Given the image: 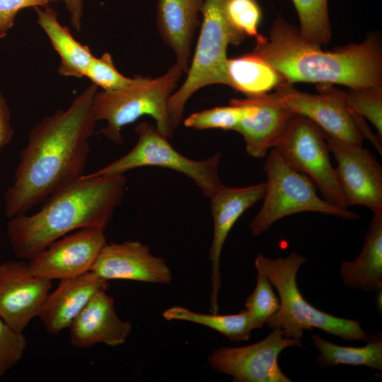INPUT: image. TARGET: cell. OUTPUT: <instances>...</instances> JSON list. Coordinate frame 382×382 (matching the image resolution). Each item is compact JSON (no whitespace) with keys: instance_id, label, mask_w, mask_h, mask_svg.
I'll use <instances>...</instances> for the list:
<instances>
[{"instance_id":"cell-1","label":"cell","mask_w":382,"mask_h":382,"mask_svg":"<svg viewBox=\"0 0 382 382\" xmlns=\"http://www.w3.org/2000/svg\"><path fill=\"white\" fill-rule=\"evenodd\" d=\"M97 90L91 83L67 109L56 110L32 128L4 194L8 218L25 213L83 175L97 122L92 111Z\"/></svg>"},{"instance_id":"cell-2","label":"cell","mask_w":382,"mask_h":382,"mask_svg":"<svg viewBox=\"0 0 382 382\" xmlns=\"http://www.w3.org/2000/svg\"><path fill=\"white\" fill-rule=\"evenodd\" d=\"M256 42L253 52L274 69L284 82L337 83L349 88L382 85L381 44L376 35L324 51L306 40L297 27L277 18L269 37Z\"/></svg>"},{"instance_id":"cell-3","label":"cell","mask_w":382,"mask_h":382,"mask_svg":"<svg viewBox=\"0 0 382 382\" xmlns=\"http://www.w3.org/2000/svg\"><path fill=\"white\" fill-rule=\"evenodd\" d=\"M123 175L85 177L49 196L36 213L10 218L6 233L15 255L30 260L50 243L84 228L105 230L123 199Z\"/></svg>"},{"instance_id":"cell-4","label":"cell","mask_w":382,"mask_h":382,"mask_svg":"<svg viewBox=\"0 0 382 382\" xmlns=\"http://www.w3.org/2000/svg\"><path fill=\"white\" fill-rule=\"evenodd\" d=\"M306 258L296 252L275 259L259 254L255 265L259 266L277 290L280 306L266 324L272 329L279 328L284 337L301 339L304 330L318 328L347 341H366L369 335L359 321L340 318L315 308L299 291L296 275Z\"/></svg>"},{"instance_id":"cell-5","label":"cell","mask_w":382,"mask_h":382,"mask_svg":"<svg viewBox=\"0 0 382 382\" xmlns=\"http://www.w3.org/2000/svg\"><path fill=\"white\" fill-rule=\"evenodd\" d=\"M183 73L175 63L161 76L135 75L132 82L123 88L97 91L92 103L93 114L96 122H107L99 132L121 146L124 143L122 128L149 115L155 120L161 133L172 137L174 129L168 117V102Z\"/></svg>"},{"instance_id":"cell-6","label":"cell","mask_w":382,"mask_h":382,"mask_svg":"<svg viewBox=\"0 0 382 382\" xmlns=\"http://www.w3.org/2000/svg\"><path fill=\"white\" fill-rule=\"evenodd\" d=\"M225 1H203L200 32L186 79L168 102V117L173 129L181 122L185 105L195 92L212 84L226 85L228 47L241 43L244 37L229 24L224 11Z\"/></svg>"},{"instance_id":"cell-7","label":"cell","mask_w":382,"mask_h":382,"mask_svg":"<svg viewBox=\"0 0 382 382\" xmlns=\"http://www.w3.org/2000/svg\"><path fill=\"white\" fill-rule=\"evenodd\" d=\"M272 93L260 96L263 100L304 117L316 124L330 137L354 146H362L368 138L380 154L382 139L374 135L364 118L348 106L346 92L332 84L318 83V93L296 89L292 83H282Z\"/></svg>"},{"instance_id":"cell-8","label":"cell","mask_w":382,"mask_h":382,"mask_svg":"<svg viewBox=\"0 0 382 382\" xmlns=\"http://www.w3.org/2000/svg\"><path fill=\"white\" fill-rule=\"evenodd\" d=\"M263 170L267 175L264 202L250 228L258 236L277 221L299 212H315L346 219H356L355 212L320 197L316 185L306 175L290 167L275 149L267 155Z\"/></svg>"},{"instance_id":"cell-9","label":"cell","mask_w":382,"mask_h":382,"mask_svg":"<svg viewBox=\"0 0 382 382\" xmlns=\"http://www.w3.org/2000/svg\"><path fill=\"white\" fill-rule=\"evenodd\" d=\"M137 141L127 154L85 177L123 175L144 166H157L179 172L191 180L210 199L224 186L219 176V152L204 160H193L175 150L156 127L139 123L135 129Z\"/></svg>"},{"instance_id":"cell-10","label":"cell","mask_w":382,"mask_h":382,"mask_svg":"<svg viewBox=\"0 0 382 382\" xmlns=\"http://www.w3.org/2000/svg\"><path fill=\"white\" fill-rule=\"evenodd\" d=\"M274 149L290 167L313 180L323 198L348 208L331 164L325 135L316 124L293 114Z\"/></svg>"},{"instance_id":"cell-11","label":"cell","mask_w":382,"mask_h":382,"mask_svg":"<svg viewBox=\"0 0 382 382\" xmlns=\"http://www.w3.org/2000/svg\"><path fill=\"white\" fill-rule=\"evenodd\" d=\"M279 328L263 340L243 347H221L207 358L212 369L229 375L237 382H291L278 364L284 349L301 347V340L284 337Z\"/></svg>"},{"instance_id":"cell-12","label":"cell","mask_w":382,"mask_h":382,"mask_svg":"<svg viewBox=\"0 0 382 382\" xmlns=\"http://www.w3.org/2000/svg\"><path fill=\"white\" fill-rule=\"evenodd\" d=\"M337 161V181L347 207L362 205L373 213L382 212V167L362 146H354L325 135Z\"/></svg>"},{"instance_id":"cell-13","label":"cell","mask_w":382,"mask_h":382,"mask_svg":"<svg viewBox=\"0 0 382 382\" xmlns=\"http://www.w3.org/2000/svg\"><path fill=\"white\" fill-rule=\"evenodd\" d=\"M105 230L84 228L50 243L28 262L35 276L52 281L81 275L91 270L108 243Z\"/></svg>"},{"instance_id":"cell-14","label":"cell","mask_w":382,"mask_h":382,"mask_svg":"<svg viewBox=\"0 0 382 382\" xmlns=\"http://www.w3.org/2000/svg\"><path fill=\"white\" fill-rule=\"evenodd\" d=\"M51 288L52 281L33 274L28 262L9 260L1 264L0 318L23 332L38 317Z\"/></svg>"},{"instance_id":"cell-15","label":"cell","mask_w":382,"mask_h":382,"mask_svg":"<svg viewBox=\"0 0 382 382\" xmlns=\"http://www.w3.org/2000/svg\"><path fill=\"white\" fill-rule=\"evenodd\" d=\"M90 271L106 280L124 279L168 284L173 279L164 259L154 256L138 241L107 243Z\"/></svg>"},{"instance_id":"cell-16","label":"cell","mask_w":382,"mask_h":382,"mask_svg":"<svg viewBox=\"0 0 382 382\" xmlns=\"http://www.w3.org/2000/svg\"><path fill=\"white\" fill-rule=\"evenodd\" d=\"M265 183L245 187L224 185L209 199L213 219V238L209 258L212 263L210 311L217 313L221 289L220 260L223 246L233 225L253 204L263 199Z\"/></svg>"},{"instance_id":"cell-17","label":"cell","mask_w":382,"mask_h":382,"mask_svg":"<svg viewBox=\"0 0 382 382\" xmlns=\"http://www.w3.org/2000/svg\"><path fill=\"white\" fill-rule=\"evenodd\" d=\"M106 291L96 294L69 327L73 346L86 349L98 343L117 347L126 342L132 325L117 315L114 299Z\"/></svg>"},{"instance_id":"cell-18","label":"cell","mask_w":382,"mask_h":382,"mask_svg":"<svg viewBox=\"0 0 382 382\" xmlns=\"http://www.w3.org/2000/svg\"><path fill=\"white\" fill-rule=\"evenodd\" d=\"M108 288V282L92 271L62 279L55 290L47 296L38 317L46 331L56 335L69 328L96 294Z\"/></svg>"},{"instance_id":"cell-19","label":"cell","mask_w":382,"mask_h":382,"mask_svg":"<svg viewBox=\"0 0 382 382\" xmlns=\"http://www.w3.org/2000/svg\"><path fill=\"white\" fill-rule=\"evenodd\" d=\"M204 0H158L156 25L185 73L190 66L194 35Z\"/></svg>"},{"instance_id":"cell-20","label":"cell","mask_w":382,"mask_h":382,"mask_svg":"<svg viewBox=\"0 0 382 382\" xmlns=\"http://www.w3.org/2000/svg\"><path fill=\"white\" fill-rule=\"evenodd\" d=\"M256 107L255 111L244 117L234 131L243 137L245 149L253 158H263L275 147L293 113L263 100L260 96L247 97Z\"/></svg>"},{"instance_id":"cell-21","label":"cell","mask_w":382,"mask_h":382,"mask_svg":"<svg viewBox=\"0 0 382 382\" xmlns=\"http://www.w3.org/2000/svg\"><path fill=\"white\" fill-rule=\"evenodd\" d=\"M340 274L344 284L369 291L382 289V212H374L359 256L342 262Z\"/></svg>"},{"instance_id":"cell-22","label":"cell","mask_w":382,"mask_h":382,"mask_svg":"<svg viewBox=\"0 0 382 382\" xmlns=\"http://www.w3.org/2000/svg\"><path fill=\"white\" fill-rule=\"evenodd\" d=\"M37 23L47 34L58 53L60 62L57 69L59 75L81 79L93 57L88 46L76 41L69 30L58 21L57 11L50 6L34 8Z\"/></svg>"},{"instance_id":"cell-23","label":"cell","mask_w":382,"mask_h":382,"mask_svg":"<svg viewBox=\"0 0 382 382\" xmlns=\"http://www.w3.org/2000/svg\"><path fill=\"white\" fill-rule=\"evenodd\" d=\"M226 85L247 97L267 93L284 82L268 63L253 51L226 62Z\"/></svg>"},{"instance_id":"cell-24","label":"cell","mask_w":382,"mask_h":382,"mask_svg":"<svg viewBox=\"0 0 382 382\" xmlns=\"http://www.w3.org/2000/svg\"><path fill=\"white\" fill-rule=\"evenodd\" d=\"M311 339L319 352L316 361L321 368L333 367L340 364L366 366L382 370L381 333L369 335L363 347H345L329 342L313 334Z\"/></svg>"},{"instance_id":"cell-25","label":"cell","mask_w":382,"mask_h":382,"mask_svg":"<svg viewBox=\"0 0 382 382\" xmlns=\"http://www.w3.org/2000/svg\"><path fill=\"white\" fill-rule=\"evenodd\" d=\"M163 316L166 320H183L208 327L235 342L249 340L253 330L246 309L236 314L219 315L200 313L173 306L166 309Z\"/></svg>"},{"instance_id":"cell-26","label":"cell","mask_w":382,"mask_h":382,"mask_svg":"<svg viewBox=\"0 0 382 382\" xmlns=\"http://www.w3.org/2000/svg\"><path fill=\"white\" fill-rule=\"evenodd\" d=\"M255 110V105L245 98H234L230 100L227 106L215 107L192 113L184 120V125L197 130H234L241 120L252 115Z\"/></svg>"},{"instance_id":"cell-27","label":"cell","mask_w":382,"mask_h":382,"mask_svg":"<svg viewBox=\"0 0 382 382\" xmlns=\"http://www.w3.org/2000/svg\"><path fill=\"white\" fill-rule=\"evenodd\" d=\"M299 19V31L308 41L322 46L330 42L328 0H292Z\"/></svg>"},{"instance_id":"cell-28","label":"cell","mask_w":382,"mask_h":382,"mask_svg":"<svg viewBox=\"0 0 382 382\" xmlns=\"http://www.w3.org/2000/svg\"><path fill=\"white\" fill-rule=\"evenodd\" d=\"M255 266L257 271L256 286L245 303L252 330L262 328L280 306L270 280L259 266Z\"/></svg>"},{"instance_id":"cell-29","label":"cell","mask_w":382,"mask_h":382,"mask_svg":"<svg viewBox=\"0 0 382 382\" xmlns=\"http://www.w3.org/2000/svg\"><path fill=\"white\" fill-rule=\"evenodd\" d=\"M224 11L231 26L244 38L253 37L256 41L264 38L258 33L262 13L256 0H226Z\"/></svg>"},{"instance_id":"cell-30","label":"cell","mask_w":382,"mask_h":382,"mask_svg":"<svg viewBox=\"0 0 382 382\" xmlns=\"http://www.w3.org/2000/svg\"><path fill=\"white\" fill-rule=\"evenodd\" d=\"M346 95L349 108L356 114L367 118L382 139V85L349 88Z\"/></svg>"},{"instance_id":"cell-31","label":"cell","mask_w":382,"mask_h":382,"mask_svg":"<svg viewBox=\"0 0 382 382\" xmlns=\"http://www.w3.org/2000/svg\"><path fill=\"white\" fill-rule=\"evenodd\" d=\"M92 83L104 91H112L130 84L133 78H129L116 69L112 55L104 52L100 57L93 56L88 65L85 76Z\"/></svg>"},{"instance_id":"cell-32","label":"cell","mask_w":382,"mask_h":382,"mask_svg":"<svg viewBox=\"0 0 382 382\" xmlns=\"http://www.w3.org/2000/svg\"><path fill=\"white\" fill-rule=\"evenodd\" d=\"M27 345L23 332L13 329L0 318V376L20 361Z\"/></svg>"},{"instance_id":"cell-33","label":"cell","mask_w":382,"mask_h":382,"mask_svg":"<svg viewBox=\"0 0 382 382\" xmlns=\"http://www.w3.org/2000/svg\"><path fill=\"white\" fill-rule=\"evenodd\" d=\"M59 0H0V39L13 26L16 16L23 9L45 7Z\"/></svg>"},{"instance_id":"cell-34","label":"cell","mask_w":382,"mask_h":382,"mask_svg":"<svg viewBox=\"0 0 382 382\" xmlns=\"http://www.w3.org/2000/svg\"><path fill=\"white\" fill-rule=\"evenodd\" d=\"M14 134L11 125V113L8 105L0 91V153L12 139Z\"/></svg>"},{"instance_id":"cell-35","label":"cell","mask_w":382,"mask_h":382,"mask_svg":"<svg viewBox=\"0 0 382 382\" xmlns=\"http://www.w3.org/2000/svg\"><path fill=\"white\" fill-rule=\"evenodd\" d=\"M64 4L74 28L79 32L82 26L84 0H59Z\"/></svg>"}]
</instances>
